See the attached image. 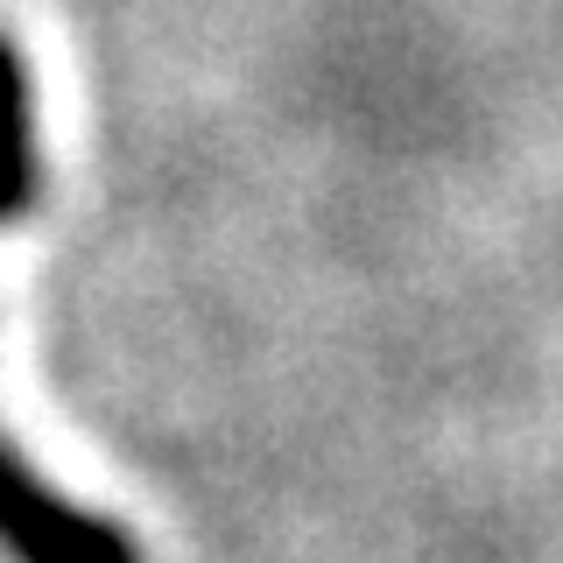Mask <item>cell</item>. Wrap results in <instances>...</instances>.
Masks as SVG:
<instances>
[{
  "instance_id": "1",
  "label": "cell",
  "mask_w": 563,
  "mask_h": 563,
  "mask_svg": "<svg viewBox=\"0 0 563 563\" xmlns=\"http://www.w3.org/2000/svg\"><path fill=\"white\" fill-rule=\"evenodd\" d=\"M0 556L8 563H148L134 528L57 493L22 457L14 437H0Z\"/></svg>"
},
{
  "instance_id": "2",
  "label": "cell",
  "mask_w": 563,
  "mask_h": 563,
  "mask_svg": "<svg viewBox=\"0 0 563 563\" xmlns=\"http://www.w3.org/2000/svg\"><path fill=\"white\" fill-rule=\"evenodd\" d=\"M43 198V141H35V85L22 43L0 29V233L22 225Z\"/></svg>"
}]
</instances>
